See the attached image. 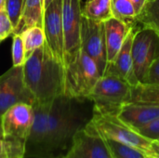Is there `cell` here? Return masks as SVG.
Instances as JSON below:
<instances>
[{"instance_id": "cell-1", "label": "cell", "mask_w": 159, "mask_h": 158, "mask_svg": "<svg viewBox=\"0 0 159 158\" xmlns=\"http://www.w3.org/2000/svg\"><path fill=\"white\" fill-rule=\"evenodd\" d=\"M92 104L89 99L64 94L48 102H35L25 158L64 157L75 133L91 119Z\"/></svg>"}, {"instance_id": "cell-2", "label": "cell", "mask_w": 159, "mask_h": 158, "mask_svg": "<svg viewBox=\"0 0 159 158\" xmlns=\"http://www.w3.org/2000/svg\"><path fill=\"white\" fill-rule=\"evenodd\" d=\"M22 67L24 84L36 102H48L64 94V65L54 58L46 44L35 49Z\"/></svg>"}, {"instance_id": "cell-3", "label": "cell", "mask_w": 159, "mask_h": 158, "mask_svg": "<svg viewBox=\"0 0 159 158\" xmlns=\"http://www.w3.org/2000/svg\"><path fill=\"white\" fill-rule=\"evenodd\" d=\"M33 120V106L27 103H17L2 115L1 134L7 158H25Z\"/></svg>"}, {"instance_id": "cell-4", "label": "cell", "mask_w": 159, "mask_h": 158, "mask_svg": "<svg viewBox=\"0 0 159 158\" xmlns=\"http://www.w3.org/2000/svg\"><path fill=\"white\" fill-rule=\"evenodd\" d=\"M131 86L124 79L113 75L101 76L88 99L93 102V113L116 115L123 104L129 102Z\"/></svg>"}, {"instance_id": "cell-5", "label": "cell", "mask_w": 159, "mask_h": 158, "mask_svg": "<svg viewBox=\"0 0 159 158\" xmlns=\"http://www.w3.org/2000/svg\"><path fill=\"white\" fill-rule=\"evenodd\" d=\"M64 95L70 98L88 99L101 77L95 61L80 49L76 58L65 65Z\"/></svg>"}, {"instance_id": "cell-6", "label": "cell", "mask_w": 159, "mask_h": 158, "mask_svg": "<svg viewBox=\"0 0 159 158\" xmlns=\"http://www.w3.org/2000/svg\"><path fill=\"white\" fill-rule=\"evenodd\" d=\"M89 122L104 138L112 139L121 143L135 147L148 156H154L151 141L141 136L134 129L124 124L116 115L93 113Z\"/></svg>"}, {"instance_id": "cell-7", "label": "cell", "mask_w": 159, "mask_h": 158, "mask_svg": "<svg viewBox=\"0 0 159 158\" xmlns=\"http://www.w3.org/2000/svg\"><path fill=\"white\" fill-rule=\"evenodd\" d=\"M131 55L135 77L138 83H143L149 67L159 56L158 33L151 28L136 26Z\"/></svg>"}, {"instance_id": "cell-8", "label": "cell", "mask_w": 159, "mask_h": 158, "mask_svg": "<svg viewBox=\"0 0 159 158\" xmlns=\"http://www.w3.org/2000/svg\"><path fill=\"white\" fill-rule=\"evenodd\" d=\"M81 0H62L64 67L73 61L81 49Z\"/></svg>"}, {"instance_id": "cell-9", "label": "cell", "mask_w": 159, "mask_h": 158, "mask_svg": "<svg viewBox=\"0 0 159 158\" xmlns=\"http://www.w3.org/2000/svg\"><path fill=\"white\" fill-rule=\"evenodd\" d=\"M35 102V98L24 84L22 66H12L0 77V119L7 109L17 103L33 106Z\"/></svg>"}, {"instance_id": "cell-10", "label": "cell", "mask_w": 159, "mask_h": 158, "mask_svg": "<svg viewBox=\"0 0 159 158\" xmlns=\"http://www.w3.org/2000/svg\"><path fill=\"white\" fill-rule=\"evenodd\" d=\"M63 158H113L102 135L89 122L73 138Z\"/></svg>"}, {"instance_id": "cell-11", "label": "cell", "mask_w": 159, "mask_h": 158, "mask_svg": "<svg viewBox=\"0 0 159 158\" xmlns=\"http://www.w3.org/2000/svg\"><path fill=\"white\" fill-rule=\"evenodd\" d=\"M80 44L81 49L95 61L100 74L102 76L107 66L103 22L82 16Z\"/></svg>"}, {"instance_id": "cell-12", "label": "cell", "mask_w": 159, "mask_h": 158, "mask_svg": "<svg viewBox=\"0 0 159 158\" xmlns=\"http://www.w3.org/2000/svg\"><path fill=\"white\" fill-rule=\"evenodd\" d=\"M42 28L47 47L54 58L64 65L62 0H53L44 9Z\"/></svg>"}, {"instance_id": "cell-13", "label": "cell", "mask_w": 159, "mask_h": 158, "mask_svg": "<svg viewBox=\"0 0 159 158\" xmlns=\"http://www.w3.org/2000/svg\"><path fill=\"white\" fill-rule=\"evenodd\" d=\"M135 31L136 26L133 25L131 31L124 41L119 52L116 56L115 60L106 66V70L104 73V74H113L124 79L131 87L138 84L133 71V61L131 55V47Z\"/></svg>"}, {"instance_id": "cell-14", "label": "cell", "mask_w": 159, "mask_h": 158, "mask_svg": "<svg viewBox=\"0 0 159 158\" xmlns=\"http://www.w3.org/2000/svg\"><path fill=\"white\" fill-rule=\"evenodd\" d=\"M117 118L132 129H139L159 117V106L146 103L127 102L116 115Z\"/></svg>"}, {"instance_id": "cell-15", "label": "cell", "mask_w": 159, "mask_h": 158, "mask_svg": "<svg viewBox=\"0 0 159 158\" xmlns=\"http://www.w3.org/2000/svg\"><path fill=\"white\" fill-rule=\"evenodd\" d=\"M103 25L108 65L115 60L133 25H130L115 17L103 21Z\"/></svg>"}, {"instance_id": "cell-16", "label": "cell", "mask_w": 159, "mask_h": 158, "mask_svg": "<svg viewBox=\"0 0 159 158\" xmlns=\"http://www.w3.org/2000/svg\"><path fill=\"white\" fill-rule=\"evenodd\" d=\"M44 15V0H25L18 26L14 34H20L24 29L34 26L42 27Z\"/></svg>"}, {"instance_id": "cell-17", "label": "cell", "mask_w": 159, "mask_h": 158, "mask_svg": "<svg viewBox=\"0 0 159 158\" xmlns=\"http://www.w3.org/2000/svg\"><path fill=\"white\" fill-rule=\"evenodd\" d=\"M82 16L96 21H105L113 17L111 0H86Z\"/></svg>"}, {"instance_id": "cell-18", "label": "cell", "mask_w": 159, "mask_h": 158, "mask_svg": "<svg viewBox=\"0 0 159 158\" xmlns=\"http://www.w3.org/2000/svg\"><path fill=\"white\" fill-rule=\"evenodd\" d=\"M129 102L159 106V85L138 83L137 85L132 86Z\"/></svg>"}, {"instance_id": "cell-19", "label": "cell", "mask_w": 159, "mask_h": 158, "mask_svg": "<svg viewBox=\"0 0 159 158\" xmlns=\"http://www.w3.org/2000/svg\"><path fill=\"white\" fill-rule=\"evenodd\" d=\"M136 26L151 28L159 34V0H148L137 15Z\"/></svg>"}, {"instance_id": "cell-20", "label": "cell", "mask_w": 159, "mask_h": 158, "mask_svg": "<svg viewBox=\"0 0 159 158\" xmlns=\"http://www.w3.org/2000/svg\"><path fill=\"white\" fill-rule=\"evenodd\" d=\"M19 34L22 38L26 60L33 54V52L35 49L43 47L46 44L45 33L42 27L39 26L29 27L24 29Z\"/></svg>"}, {"instance_id": "cell-21", "label": "cell", "mask_w": 159, "mask_h": 158, "mask_svg": "<svg viewBox=\"0 0 159 158\" xmlns=\"http://www.w3.org/2000/svg\"><path fill=\"white\" fill-rule=\"evenodd\" d=\"M113 17L134 25L137 13L131 0H111Z\"/></svg>"}, {"instance_id": "cell-22", "label": "cell", "mask_w": 159, "mask_h": 158, "mask_svg": "<svg viewBox=\"0 0 159 158\" xmlns=\"http://www.w3.org/2000/svg\"><path fill=\"white\" fill-rule=\"evenodd\" d=\"M104 139L112 153L113 158H149L147 155L135 147L121 143L112 139Z\"/></svg>"}, {"instance_id": "cell-23", "label": "cell", "mask_w": 159, "mask_h": 158, "mask_svg": "<svg viewBox=\"0 0 159 158\" xmlns=\"http://www.w3.org/2000/svg\"><path fill=\"white\" fill-rule=\"evenodd\" d=\"M11 55H12V66H23L26 61L25 49L22 42V38L19 34H12V47H11Z\"/></svg>"}, {"instance_id": "cell-24", "label": "cell", "mask_w": 159, "mask_h": 158, "mask_svg": "<svg viewBox=\"0 0 159 158\" xmlns=\"http://www.w3.org/2000/svg\"><path fill=\"white\" fill-rule=\"evenodd\" d=\"M24 1L25 0H6V10L9 16L14 30L19 24Z\"/></svg>"}, {"instance_id": "cell-25", "label": "cell", "mask_w": 159, "mask_h": 158, "mask_svg": "<svg viewBox=\"0 0 159 158\" xmlns=\"http://www.w3.org/2000/svg\"><path fill=\"white\" fill-rule=\"evenodd\" d=\"M141 136L146 138L149 141H158L159 140V117L152 120L146 125L134 129Z\"/></svg>"}, {"instance_id": "cell-26", "label": "cell", "mask_w": 159, "mask_h": 158, "mask_svg": "<svg viewBox=\"0 0 159 158\" xmlns=\"http://www.w3.org/2000/svg\"><path fill=\"white\" fill-rule=\"evenodd\" d=\"M13 25L6 8L0 10V43L13 34Z\"/></svg>"}, {"instance_id": "cell-27", "label": "cell", "mask_w": 159, "mask_h": 158, "mask_svg": "<svg viewBox=\"0 0 159 158\" xmlns=\"http://www.w3.org/2000/svg\"><path fill=\"white\" fill-rule=\"evenodd\" d=\"M143 84L159 85V56L149 67Z\"/></svg>"}, {"instance_id": "cell-28", "label": "cell", "mask_w": 159, "mask_h": 158, "mask_svg": "<svg viewBox=\"0 0 159 158\" xmlns=\"http://www.w3.org/2000/svg\"><path fill=\"white\" fill-rule=\"evenodd\" d=\"M133 5H134V7H135V10H136V13L137 15L142 11V9L143 8V7L145 6V4L147 3L148 0H131Z\"/></svg>"}, {"instance_id": "cell-29", "label": "cell", "mask_w": 159, "mask_h": 158, "mask_svg": "<svg viewBox=\"0 0 159 158\" xmlns=\"http://www.w3.org/2000/svg\"><path fill=\"white\" fill-rule=\"evenodd\" d=\"M151 147H152V151L154 153V156H159V141H152L151 142Z\"/></svg>"}, {"instance_id": "cell-30", "label": "cell", "mask_w": 159, "mask_h": 158, "mask_svg": "<svg viewBox=\"0 0 159 158\" xmlns=\"http://www.w3.org/2000/svg\"><path fill=\"white\" fill-rule=\"evenodd\" d=\"M0 158H7L6 149L3 143V140H2V134H0Z\"/></svg>"}, {"instance_id": "cell-31", "label": "cell", "mask_w": 159, "mask_h": 158, "mask_svg": "<svg viewBox=\"0 0 159 158\" xmlns=\"http://www.w3.org/2000/svg\"><path fill=\"white\" fill-rule=\"evenodd\" d=\"M6 8V0H0V10Z\"/></svg>"}, {"instance_id": "cell-32", "label": "cell", "mask_w": 159, "mask_h": 158, "mask_svg": "<svg viewBox=\"0 0 159 158\" xmlns=\"http://www.w3.org/2000/svg\"><path fill=\"white\" fill-rule=\"evenodd\" d=\"M52 1H53V0H44V9H45Z\"/></svg>"}, {"instance_id": "cell-33", "label": "cell", "mask_w": 159, "mask_h": 158, "mask_svg": "<svg viewBox=\"0 0 159 158\" xmlns=\"http://www.w3.org/2000/svg\"><path fill=\"white\" fill-rule=\"evenodd\" d=\"M149 158H159V156H148Z\"/></svg>"}, {"instance_id": "cell-34", "label": "cell", "mask_w": 159, "mask_h": 158, "mask_svg": "<svg viewBox=\"0 0 159 158\" xmlns=\"http://www.w3.org/2000/svg\"><path fill=\"white\" fill-rule=\"evenodd\" d=\"M0 134H1V127H0Z\"/></svg>"}, {"instance_id": "cell-35", "label": "cell", "mask_w": 159, "mask_h": 158, "mask_svg": "<svg viewBox=\"0 0 159 158\" xmlns=\"http://www.w3.org/2000/svg\"><path fill=\"white\" fill-rule=\"evenodd\" d=\"M158 141H159V140H158Z\"/></svg>"}]
</instances>
